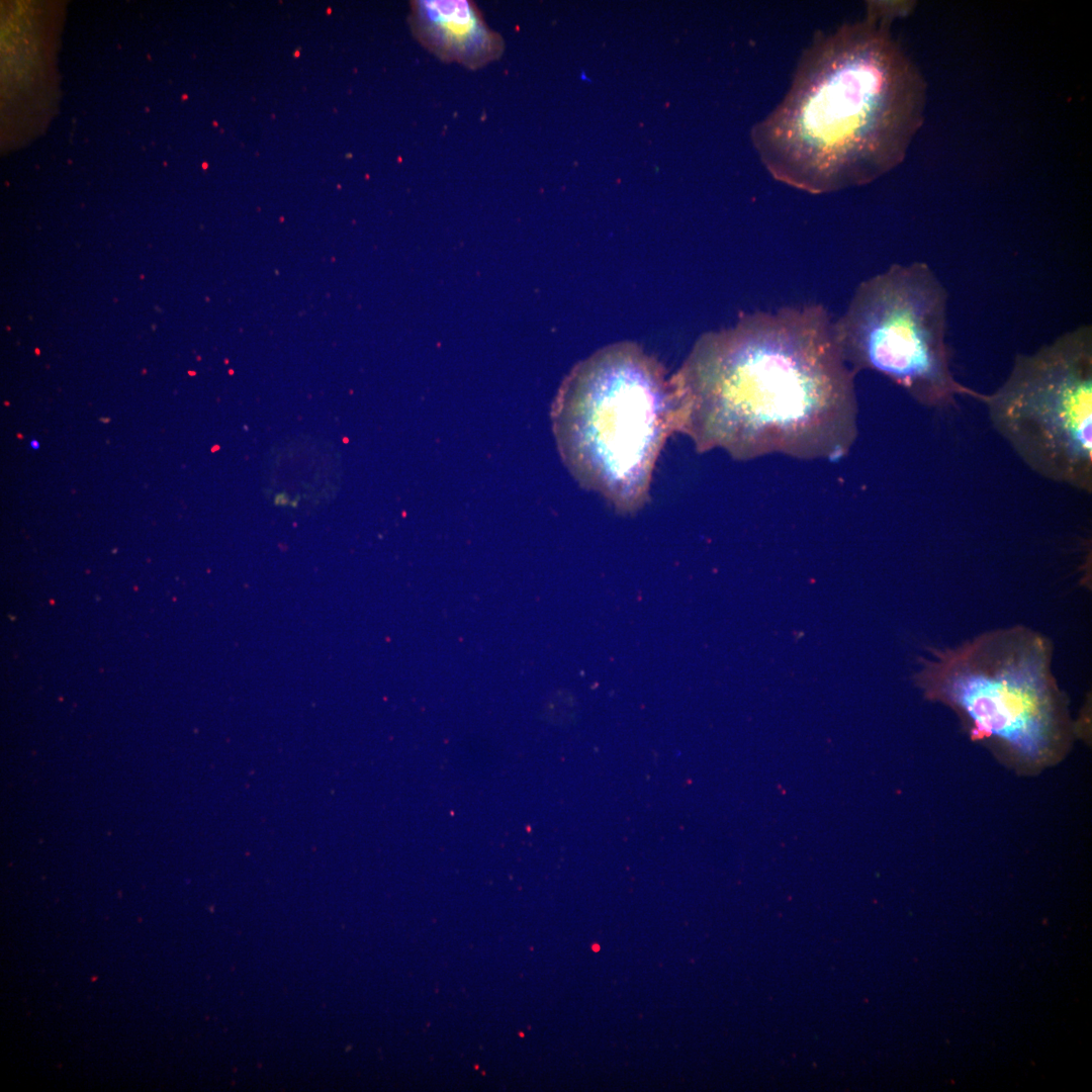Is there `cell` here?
Returning <instances> with one entry per match:
<instances>
[{"label": "cell", "mask_w": 1092, "mask_h": 1092, "mask_svg": "<svg viewBox=\"0 0 1092 1092\" xmlns=\"http://www.w3.org/2000/svg\"><path fill=\"white\" fill-rule=\"evenodd\" d=\"M854 375L821 304L746 313L704 334L670 377L675 432L739 460L838 458L856 434Z\"/></svg>", "instance_id": "1"}, {"label": "cell", "mask_w": 1092, "mask_h": 1092, "mask_svg": "<svg viewBox=\"0 0 1092 1092\" xmlns=\"http://www.w3.org/2000/svg\"><path fill=\"white\" fill-rule=\"evenodd\" d=\"M902 7L871 2L863 18L813 36L787 93L750 131L777 181L824 194L869 184L904 160L926 85L890 32Z\"/></svg>", "instance_id": "2"}, {"label": "cell", "mask_w": 1092, "mask_h": 1092, "mask_svg": "<svg viewBox=\"0 0 1092 1092\" xmlns=\"http://www.w3.org/2000/svg\"><path fill=\"white\" fill-rule=\"evenodd\" d=\"M559 454L574 479L617 512L649 499L657 459L675 432V401L661 364L631 342L578 363L553 402Z\"/></svg>", "instance_id": "3"}, {"label": "cell", "mask_w": 1092, "mask_h": 1092, "mask_svg": "<svg viewBox=\"0 0 1092 1092\" xmlns=\"http://www.w3.org/2000/svg\"><path fill=\"white\" fill-rule=\"evenodd\" d=\"M946 308L947 292L926 263L893 264L862 281L834 322L841 356L854 373H881L928 407L953 406L958 395L981 400L951 373Z\"/></svg>", "instance_id": "4"}, {"label": "cell", "mask_w": 1092, "mask_h": 1092, "mask_svg": "<svg viewBox=\"0 0 1092 1092\" xmlns=\"http://www.w3.org/2000/svg\"><path fill=\"white\" fill-rule=\"evenodd\" d=\"M1052 647L1024 627L986 632L958 647L932 649L918 672L933 697L961 711L981 737L1037 758L1053 742L1061 696Z\"/></svg>", "instance_id": "5"}, {"label": "cell", "mask_w": 1092, "mask_h": 1092, "mask_svg": "<svg viewBox=\"0 0 1092 1092\" xmlns=\"http://www.w3.org/2000/svg\"><path fill=\"white\" fill-rule=\"evenodd\" d=\"M995 430L1034 472L1092 491V330L1069 331L1018 354L1005 382L981 400Z\"/></svg>", "instance_id": "6"}, {"label": "cell", "mask_w": 1092, "mask_h": 1092, "mask_svg": "<svg viewBox=\"0 0 1092 1092\" xmlns=\"http://www.w3.org/2000/svg\"><path fill=\"white\" fill-rule=\"evenodd\" d=\"M410 22L418 40L443 61L478 69L504 52L503 37L470 1H414Z\"/></svg>", "instance_id": "7"}, {"label": "cell", "mask_w": 1092, "mask_h": 1092, "mask_svg": "<svg viewBox=\"0 0 1092 1092\" xmlns=\"http://www.w3.org/2000/svg\"><path fill=\"white\" fill-rule=\"evenodd\" d=\"M31 446H32V447H33L34 449H37V448H38V443H37L36 441H32V442H31Z\"/></svg>", "instance_id": "8"}]
</instances>
